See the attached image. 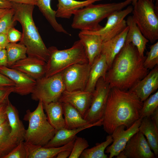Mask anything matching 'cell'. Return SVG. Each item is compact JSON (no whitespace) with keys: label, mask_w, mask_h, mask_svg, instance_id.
<instances>
[{"label":"cell","mask_w":158,"mask_h":158,"mask_svg":"<svg viewBox=\"0 0 158 158\" xmlns=\"http://www.w3.org/2000/svg\"><path fill=\"white\" fill-rule=\"evenodd\" d=\"M143 104L129 90L111 88L102 119L104 130L109 135L119 126L129 128L140 118Z\"/></svg>","instance_id":"cell-1"},{"label":"cell","mask_w":158,"mask_h":158,"mask_svg":"<svg viewBox=\"0 0 158 158\" xmlns=\"http://www.w3.org/2000/svg\"><path fill=\"white\" fill-rule=\"evenodd\" d=\"M146 57L132 43H125L108 70L105 81L111 88L129 90L149 72L144 65Z\"/></svg>","instance_id":"cell-2"},{"label":"cell","mask_w":158,"mask_h":158,"mask_svg":"<svg viewBox=\"0 0 158 158\" xmlns=\"http://www.w3.org/2000/svg\"><path fill=\"white\" fill-rule=\"evenodd\" d=\"M11 3L14 11L13 20L18 21L22 28L20 42L25 46L28 56L37 58L47 63L49 57V52L33 20L32 14L35 6Z\"/></svg>","instance_id":"cell-3"},{"label":"cell","mask_w":158,"mask_h":158,"mask_svg":"<svg viewBox=\"0 0 158 158\" xmlns=\"http://www.w3.org/2000/svg\"><path fill=\"white\" fill-rule=\"evenodd\" d=\"M133 0L118 3L90 4L76 11L73 15L71 27L81 31H96L103 27L99 23L116 11L122 10Z\"/></svg>","instance_id":"cell-4"},{"label":"cell","mask_w":158,"mask_h":158,"mask_svg":"<svg viewBox=\"0 0 158 158\" xmlns=\"http://www.w3.org/2000/svg\"><path fill=\"white\" fill-rule=\"evenodd\" d=\"M23 120L28 122L24 137L26 142L44 146L53 138L56 131L48 121L41 101H39L34 111H26Z\"/></svg>","instance_id":"cell-5"},{"label":"cell","mask_w":158,"mask_h":158,"mask_svg":"<svg viewBox=\"0 0 158 158\" xmlns=\"http://www.w3.org/2000/svg\"><path fill=\"white\" fill-rule=\"evenodd\" d=\"M48 49L49 55L47 62L45 77L61 73L73 64L88 63L84 47L80 40L68 49L59 50L54 46Z\"/></svg>","instance_id":"cell-6"},{"label":"cell","mask_w":158,"mask_h":158,"mask_svg":"<svg viewBox=\"0 0 158 158\" xmlns=\"http://www.w3.org/2000/svg\"><path fill=\"white\" fill-rule=\"evenodd\" d=\"M132 18L143 36L153 43L158 39L157 3L151 0H138L132 12Z\"/></svg>","instance_id":"cell-7"},{"label":"cell","mask_w":158,"mask_h":158,"mask_svg":"<svg viewBox=\"0 0 158 158\" xmlns=\"http://www.w3.org/2000/svg\"><path fill=\"white\" fill-rule=\"evenodd\" d=\"M36 80L31 98L35 101H41L43 104L58 101L66 90L62 72L50 77L44 76Z\"/></svg>","instance_id":"cell-8"},{"label":"cell","mask_w":158,"mask_h":158,"mask_svg":"<svg viewBox=\"0 0 158 158\" xmlns=\"http://www.w3.org/2000/svg\"><path fill=\"white\" fill-rule=\"evenodd\" d=\"M111 87L102 77L97 81L90 107L84 118L90 124H96L97 126L102 125V119Z\"/></svg>","instance_id":"cell-9"},{"label":"cell","mask_w":158,"mask_h":158,"mask_svg":"<svg viewBox=\"0 0 158 158\" xmlns=\"http://www.w3.org/2000/svg\"><path fill=\"white\" fill-rule=\"evenodd\" d=\"M90 67L88 63H77L62 71L66 90H84L88 80Z\"/></svg>","instance_id":"cell-10"},{"label":"cell","mask_w":158,"mask_h":158,"mask_svg":"<svg viewBox=\"0 0 158 158\" xmlns=\"http://www.w3.org/2000/svg\"><path fill=\"white\" fill-rule=\"evenodd\" d=\"M133 8L132 6H129L124 9L114 12L107 18L104 27L97 31H87L100 35L103 42L108 40L120 33L126 27V21L124 18L132 13Z\"/></svg>","instance_id":"cell-11"},{"label":"cell","mask_w":158,"mask_h":158,"mask_svg":"<svg viewBox=\"0 0 158 158\" xmlns=\"http://www.w3.org/2000/svg\"><path fill=\"white\" fill-rule=\"evenodd\" d=\"M142 119L136 121L130 127L125 130L123 125L118 126L111 134L113 142L112 144L108 146L105 152L109 154V158L116 157L124 150L129 140L135 133L139 131Z\"/></svg>","instance_id":"cell-12"},{"label":"cell","mask_w":158,"mask_h":158,"mask_svg":"<svg viewBox=\"0 0 158 158\" xmlns=\"http://www.w3.org/2000/svg\"><path fill=\"white\" fill-rule=\"evenodd\" d=\"M0 73L7 76L16 84L13 92L21 95L31 94L36 84V80L29 76L16 69L0 66Z\"/></svg>","instance_id":"cell-13"},{"label":"cell","mask_w":158,"mask_h":158,"mask_svg":"<svg viewBox=\"0 0 158 158\" xmlns=\"http://www.w3.org/2000/svg\"><path fill=\"white\" fill-rule=\"evenodd\" d=\"M126 158H155L144 135L139 131L127 142L123 150Z\"/></svg>","instance_id":"cell-14"},{"label":"cell","mask_w":158,"mask_h":158,"mask_svg":"<svg viewBox=\"0 0 158 158\" xmlns=\"http://www.w3.org/2000/svg\"><path fill=\"white\" fill-rule=\"evenodd\" d=\"M92 93L85 90L69 91L65 90L58 101L69 104L76 109L84 117L90 107Z\"/></svg>","instance_id":"cell-15"},{"label":"cell","mask_w":158,"mask_h":158,"mask_svg":"<svg viewBox=\"0 0 158 158\" xmlns=\"http://www.w3.org/2000/svg\"><path fill=\"white\" fill-rule=\"evenodd\" d=\"M47 63L37 58L27 56L17 61L10 67L21 72L36 80L44 77Z\"/></svg>","instance_id":"cell-16"},{"label":"cell","mask_w":158,"mask_h":158,"mask_svg":"<svg viewBox=\"0 0 158 158\" xmlns=\"http://www.w3.org/2000/svg\"><path fill=\"white\" fill-rule=\"evenodd\" d=\"M158 88V66H156L143 79L129 90L134 93L142 102Z\"/></svg>","instance_id":"cell-17"},{"label":"cell","mask_w":158,"mask_h":158,"mask_svg":"<svg viewBox=\"0 0 158 158\" xmlns=\"http://www.w3.org/2000/svg\"><path fill=\"white\" fill-rule=\"evenodd\" d=\"M78 37L84 47L88 63L91 66L95 58L101 53L103 40L100 35L87 31H80Z\"/></svg>","instance_id":"cell-18"},{"label":"cell","mask_w":158,"mask_h":158,"mask_svg":"<svg viewBox=\"0 0 158 158\" xmlns=\"http://www.w3.org/2000/svg\"><path fill=\"white\" fill-rule=\"evenodd\" d=\"M128 29L127 26L117 35L108 40L103 42L101 53L105 56L109 68L116 56L124 45Z\"/></svg>","instance_id":"cell-19"},{"label":"cell","mask_w":158,"mask_h":158,"mask_svg":"<svg viewBox=\"0 0 158 158\" xmlns=\"http://www.w3.org/2000/svg\"><path fill=\"white\" fill-rule=\"evenodd\" d=\"M75 139L64 145L52 147H46L24 142L27 153V158H54L62 151L72 150Z\"/></svg>","instance_id":"cell-20"},{"label":"cell","mask_w":158,"mask_h":158,"mask_svg":"<svg viewBox=\"0 0 158 158\" xmlns=\"http://www.w3.org/2000/svg\"><path fill=\"white\" fill-rule=\"evenodd\" d=\"M109 67L104 55L101 53L94 59L91 66L89 77L85 91L93 93L99 78L105 79Z\"/></svg>","instance_id":"cell-21"},{"label":"cell","mask_w":158,"mask_h":158,"mask_svg":"<svg viewBox=\"0 0 158 158\" xmlns=\"http://www.w3.org/2000/svg\"><path fill=\"white\" fill-rule=\"evenodd\" d=\"M6 113L11 128V137L19 142L23 141L26 130L19 118L18 110L9 100L6 106Z\"/></svg>","instance_id":"cell-22"},{"label":"cell","mask_w":158,"mask_h":158,"mask_svg":"<svg viewBox=\"0 0 158 158\" xmlns=\"http://www.w3.org/2000/svg\"><path fill=\"white\" fill-rule=\"evenodd\" d=\"M126 21L129 29L125 43H132L137 48L140 55L144 56L146 45L149 41L143 36L132 16H128Z\"/></svg>","instance_id":"cell-23"},{"label":"cell","mask_w":158,"mask_h":158,"mask_svg":"<svg viewBox=\"0 0 158 158\" xmlns=\"http://www.w3.org/2000/svg\"><path fill=\"white\" fill-rule=\"evenodd\" d=\"M97 126L96 124H90L86 126L73 129L63 128L56 131L53 138L45 145L46 147H57L64 145L75 139L76 134L85 129Z\"/></svg>","instance_id":"cell-24"},{"label":"cell","mask_w":158,"mask_h":158,"mask_svg":"<svg viewBox=\"0 0 158 158\" xmlns=\"http://www.w3.org/2000/svg\"><path fill=\"white\" fill-rule=\"evenodd\" d=\"M102 0H58L57 9L56 11V17L69 19L77 10L96 2Z\"/></svg>","instance_id":"cell-25"},{"label":"cell","mask_w":158,"mask_h":158,"mask_svg":"<svg viewBox=\"0 0 158 158\" xmlns=\"http://www.w3.org/2000/svg\"><path fill=\"white\" fill-rule=\"evenodd\" d=\"M139 131L145 137L155 156H158V127L150 117H145L141 120Z\"/></svg>","instance_id":"cell-26"},{"label":"cell","mask_w":158,"mask_h":158,"mask_svg":"<svg viewBox=\"0 0 158 158\" xmlns=\"http://www.w3.org/2000/svg\"><path fill=\"white\" fill-rule=\"evenodd\" d=\"M48 121L56 130L66 128L62 103L59 101L43 104Z\"/></svg>","instance_id":"cell-27"},{"label":"cell","mask_w":158,"mask_h":158,"mask_svg":"<svg viewBox=\"0 0 158 158\" xmlns=\"http://www.w3.org/2000/svg\"><path fill=\"white\" fill-rule=\"evenodd\" d=\"M66 128L73 129L90 124L79 112L68 103H61Z\"/></svg>","instance_id":"cell-28"},{"label":"cell","mask_w":158,"mask_h":158,"mask_svg":"<svg viewBox=\"0 0 158 158\" xmlns=\"http://www.w3.org/2000/svg\"><path fill=\"white\" fill-rule=\"evenodd\" d=\"M52 0H37V6L47 20L56 32L70 35L61 25L56 20V11L51 6Z\"/></svg>","instance_id":"cell-29"},{"label":"cell","mask_w":158,"mask_h":158,"mask_svg":"<svg viewBox=\"0 0 158 158\" xmlns=\"http://www.w3.org/2000/svg\"><path fill=\"white\" fill-rule=\"evenodd\" d=\"M10 132L8 121L0 125V158H4L19 142L11 137Z\"/></svg>","instance_id":"cell-30"},{"label":"cell","mask_w":158,"mask_h":158,"mask_svg":"<svg viewBox=\"0 0 158 158\" xmlns=\"http://www.w3.org/2000/svg\"><path fill=\"white\" fill-rule=\"evenodd\" d=\"M7 53V67H10L17 61L27 57V49L23 43H9L5 48Z\"/></svg>","instance_id":"cell-31"},{"label":"cell","mask_w":158,"mask_h":158,"mask_svg":"<svg viewBox=\"0 0 158 158\" xmlns=\"http://www.w3.org/2000/svg\"><path fill=\"white\" fill-rule=\"evenodd\" d=\"M113 139L111 134L107 136L106 140L90 148L85 149L79 158H107L105 151L107 147L112 143Z\"/></svg>","instance_id":"cell-32"},{"label":"cell","mask_w":158,"mask_h":158,"mask_svg":"<svg viewBox=\"0 0 158 158\" xmlns=\"http://www.w3.org/2000/svg\"><path fill=\"white\" fill-rule=\"evenodd\" d=\"M158 108V91L150 96L143 102L140 118L150 117Z\"/></svg>","instance_id":"cell-33"},{"label":"cell","mask_w":158,"mask_h":158,"mask_svg":"<svg viewBox=\"0 0 158 158\" xmlns=\"http://www.w3.org/2000/svg\"><path fill=\"white\" fill-rule=\"evenodd\" d=\"M158 65V42L151 45L147 52L144 65L147 69H152Z\"/></svg>","instance_id":"cell-34"},{"label":"cell","mask_w":158,"mask_h":158,"mask_svg":"<svg viewBox=\"0 0 158 158\" xmlns=\"http://www.w3.org/2000/svg\"><path fill=\"white\" fill-rule=\"evenodd\" d=\"M88 141L85 138L78 137L75 139L69 158H79L83 151L89 146Z\"/></svg>","instance_id":"cell-35"},{"label":"cell","mask_w":158,"mask_h":158,"mask_svg":"<svg viewBox=\"0 0 158 158\" xmlns=\"http://www.w3.org/2000/svg\"><path fill=\"white\" fill-rule=\"evenodd\" d=\"M13 9L10 11L0 18V33L7 34L11 28L13 27L16 21L13 19Z\"/></svg>","instance_id":"cell-36"},{"label":"cell","mask_w":158,"mask_h":158,"mask_svg":"<svg viewBox=\"0 0 158 158\" xmlns=\"http://www.w3.org/2000/svg\"><path fill=\"white\" fill-rule=\"evenodd\" d=\"M27 153L23 141H20L4 158H27Z\"/></svg>","instance_id":"cell-37"},{"label":"cell","mask_w":158,"mask_h":158,"mask_svg":"<svg viewBox=\"0 0 158 158\" xmlns=\"http://www.w3.org/2000/svg\"><path fill=\"white\" fill-rule=\"evenodd\" d=\"M14 90V86L0 87V105L8 102L9 96Z\"/></svg>","instance_id":"cell-38"},{"label":"cell","mask_w":158,"mask_h":158,"mask_svg":"<svg viewBox=\"0 0 158 158\" xmlns=\"http://www.w3.org/2000/svg\"><path fill=\"white\" fill-rule=\"evenodd\" d=\"M7 35L9 43H16L20 41L22 33L13 27L11 28L9 30Z\"/></svg>","instance_id":"cell-39"},{"label":"cell","mask_w":158,"mask_h":158,"mask_svg":"<svg viewBox=\"0 0 158 158\" xmlns=\"http://www.w3.org/2000/svg\"><path fill=\"white\" fill-rule=\"evenodd\" d=\"M16 84L12 80L0 73V87H15Z\"/></svg>","instance_id":"cell-40"},{"label":"cell","mask_w":158,"mask_h":158,"mask_svg":"<svg viewBox=\"0 0 158 158\" xmlns=\"http://www.w3.org/2000/svg\"><path fill=\"white\" fill-rule=\"evenodd\" d=\"M8 102L0 105V125L8 121L6 113V108Z\"/></svg>","instance_id":"cell-41"},{"label":"cell","mask_w":158,"mask_h":158,"mask_svg":"<svg viewBox=\"0 0 158 158\" xmlns=\"http://www.w3.org/2000/svg\"><path fill=\"white\" fill-rule=\"evenodd\" d=\"M8 59L5 49L0 50V66L7 67Z\"/></svg>","instance_id":"cell-42"},{"label":"cell","mask_w":158,"mask_h":158,"mask_svg":"<svg viewBox=\"0 0 158 158\" xmlns=\"http://www.w3.org/2000/svg\"><path fill=\"white\" fill-rule=\"evenodd\" d=\"M9 43L7 34L0 33V47L2 49H5Z\"/></svg>","instance_id":"cell-43"},{"label":"cell","mask_w":158,"mask_h":158,"mask_svg":"<svg viewBox=\"0 0 158 158\" xmlns=\"http://www.w3.org/2000/svg\"><path fill=\"white\" fill-rule=\"evenodd\" d=\"M9 2L28 5L36 6L37 0H6Z\"/></svg>","instance_id":"cell-44"},{"label":"cell","mask_w":158,"mask_h":158,"mask_svg":"<svg viewBox=\"0 0 158 158\" xmlns=\"http://www.w3.org/2000/svg\"><path fill=\"white\" fill-rule=\"evenodd\" d=\"M0 8H12V3L6 0H0Z\"/></svg>","instance_id":"cell-45"},{"label":"cell","mask_w":158,"mask_h":158,"mask_svg":"<svg viewBox=\"0 0 158 158\" xmlns=\"http://www.w3.org/2000/svg\"><path fill=\"white\" fill-rule=\"evenodd\" d=\"M71 150H64L59 152L56 157V158H66L69 157L70 155Z\"/></svg>","instance_id":"cell-46"},{"label":"cell","mask_w":158,"mask_h":158,"mask_svg":"<svg viewBox=\"0 0 158 158\" xmlns=\"http://www.w3.org/2000/svg\"><path fill=\"white\" fill-rule=\"evenodd\" d=\"M150 117L152 121L158 127V108L153 112Z\"/></svg>","instance_id":"cell-47"},{"label":"cell","mask_w":158,"mask_h":158,"mask_svg":"<svg viewBox=\"0 0 158 158\" xmlns=\"http://www.w3.org/2000/svg\"><path fill=\"white\" fill-rule=\"evenodd\" d=\"M11 9L0 8V18L9 12Z\"/></svg>","instance_id":"cell-48"},{"label":"cell","mask_w":158,"mask_h":158,"mask_svg":"<svg viewBox=\"0 0 158 158\" xmlns=\"http://www.w3.org/2000/svg\"><path fill=\"white\" fill-rule=\"evenodd\" d=\"M138 0H132L131 3L132 5H133V6L136 3V2ZM151 0L152 1H153L154 0H156L157 1H158V0Z\"/></svg>","instance_id":"cell-49"},{"label":"cell","mask_w":158,"mask_h":158,"mask_svg":"<svg viewBox=\"0 0 158 158\" xmlns=\"http://www.w3.org/2000/svg\"><path fill=\"white\" fill-rule=\"evenodd\" d=\"M1 49H2L0 47V50Z\"/></svg>","instance_id":"cell-50"},{"label":"cell","mask_w":158,"mask_h":158,"mask_svg":"<svg viewBox=\"0 0 158 158\" xmlns=\"http://www.w3.org/2000/svg\"></svg>","instance_id":"cell-51"}]
</instances>
